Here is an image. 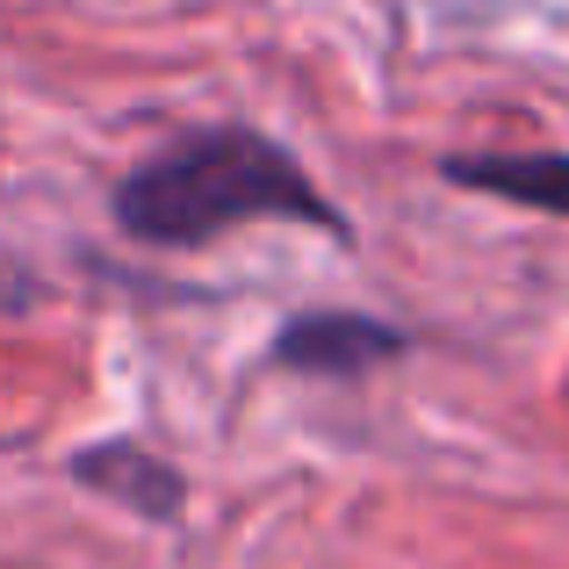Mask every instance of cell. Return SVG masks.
Segmentation results:
<instances>
[{"label": "cell", "mask_w": 569, "mask_h": 569, "mask_svg": "<svg viewBox=\"0 0 569 569\" xmlns=\"http://www.w3.org/2000/svg\"><path fill=\"white\" fill-rule=\"evenodd\" d=\"M116 217H123L130 238H152V246H202V238L252 217L339 231L332 202L260 130H194V138H181L173 152H159L152 167H138L116 188Z\"/></svg>", "instance_id": "6da1fadb"}, {"label": "cell", "mask_w": 569, "mask_h": 569, "mask_svg": "<svg viewBox=\"0 0 569 569\" xmlns=\"http://www.w3.org/2000/svg\"><path fill=\"white\" fill-rule=\"evenodd\" d=\"M281 361L303 376H361V368L403 353V332H389L376 318H296L281 325Z\"/></svg>", "instance_id": "7a4b0ae2"}, {"label": "cell", "mask_w": 569, "mask_h": 569, "mask_svg": "<svg viewBox=\"0 0 569 569\" xmlns=\"http://www.w3.org/2000/svg\"><path fill=\"white\" fill-rule=\"evenodd\" d=\"M447 181L455 188H483L505 194V202H533V209H556L569 217V159L556 152H476V159H447Z\"/></svg>", "instance_id": "3957f363"}, {"label": "cell", "mask_w": 569, "mask_h": 569, "mask_svg": "<svg viewBox=\"0 0 569 569\" xmlns=\"http://www.w3.org/2000/svg\"><path fill=\"white\" fill-rule=\"evenodd\" d=\"M80 483L109 490L116 505L152 512V519L181 512V476H173L167 461H152L144 447H94V455H80Z\"/></svg>", "instance_id": "277c9868"}, {"label": "cell", "mask_w": 569, "mask_h": 569, "mask_svg": "<svg viewBox=\"0 0 569 569\" xmlns=\"http://www.w3.org/2000/svg\"><path fill=\"white\" fill-rule=\"evenodd\" d=\"M447 14H461V22H490V14H505V8H519V0H440Z\"/></svg>", "instance_id": "5b68a950"}]
</instances>
